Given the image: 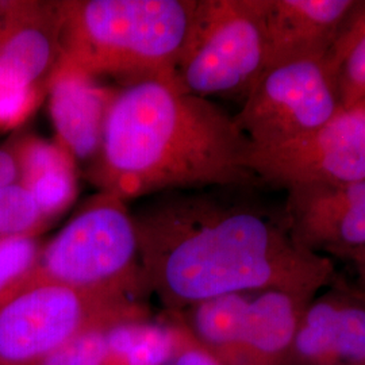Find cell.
Masks as SVG:
<instances>
[{
    "label": "cell",
    "mask_w": 365,
    "mask_h": 365,
    "mask_svg": "<svg viewBox=\"0 0 365 365\" xmlns=\"http://www.w3.org/2000/svg\"><path fill=\"white\" fill-rule=\"evenodd\" d=\"M182 315V314H180ZM176 365H227L221 361L217 356L202 346L194 336L190 333L184 324L182 348L176 360Z\"/></svg>",
    "instance_id": "cell-23"
},
{
    "label": "cell",
    "mask_w": 365,
    "mask_h": 365,
    "mask_svg": "<svg viewBox=\"0 0 365 365\" xmlns=\"http://www.w3.org/2000/svg\"><path fill=\"white\" fill-rule=\"evenodd\" d=\"M357 289H359V288H357ZM359 292H360V294H361V295H363V298H364V299H365V292H364V291H361V289H359Z\"/></svg>",
    "instance_id": "cell-27"
},
{
    "label": "cell",
    "mask_w": 365,
    "mask_h": 365,
    "mask_svg": "<svg viewBox=\"0 0 365 365\" xmlns=\"http://www.w3.org/2000/svg\"><path fill=\"white\" fill-rule=\"evenodd\" d=\"M337 289L339 303L333 325L334 363L365 365V299L357 288L341 284Z\"/></svg>",
    "instance_id": "cell-18"
},
{
    "label": "cell",
    "mask_w": 365,
    "mask_h": 365,
    "mask_svg": "<svg viewBox=\"0 0 365 365\" xmlns=\"http://www.w3.org/2000/svg\"><path fill=\"white\" fill-rule=\"evenodd\" d=\"M49 223L37 202L18 182L0 188V240L37 237Z\"/></svg>",
    "instance_id": "cell-19"
},
{
    "label": "cell",
    "mask_w": 365,
    "mask_h": 365,
    "mask_svg": "<svg viewBox=\"0 0 365 365\" xmlns=\"http://www.w3.org/2000/svg\"><path fill=\"white\" fill-rule=\"evenodd\" d=\"M341 110L322 57L268 68L235 114L250 149L284 144L325 125Z\"/></svg>",
    "instance_id": "cell-7"
},
{
    "label": "cell",
    "mask_w": 365,
    "mask_h": 365,
    "mask_svg": "<svg viewBox=\"0 0 365 365\" xmlns=\"http://www.w3.org/2000/svg\"><path fill=\"white\" fill-rule=\"evenodd\" d=\"M30 277L143 300L148 289L126 200L99 191L42 247Z\"/></svg>",
    "instance_id": "cell-4"
},
{
    "label": "cell",
    "mask_w": 365,
    "mask_h": 365,
    "mask_svg": "<svg viewBox=\"0 0 365 365\" xmlns=\"http://www.w3.org/2000/svg\"><path fill=\"white\" fill-rule=\"evenodd\" d=\"M284 212L295 240L327 257L365 244V180L287 190Z\"/></svg>",
    "instance_id": "cell-9"
},
{
    "label": "cell",
    "mask_w": 365,
    "mask_h": 365,
    "mask_svg": "<svg viewBox=\"0 0 365 365\" xmlns=\"http://www.w3.org/2000/svg\"><path fill=\"white\" fill-rule=\"evenodd\" d=\"M341 259H345V260H348L352 264L353 269L357 274L359 289L365 292V244L363 247L346 253Z\"/></svg>",
    "instance_id": "cell-25"
},
{
    "label": "cell",
    "mask_w": 365,
    "mask_h": 365,
    "mask_svg": "<svg viewBox=\"0 0 365 365\" xmlns=\"http://www.w3.org/2000/svg\"><path fill=\"white\" fill-rule=\"evenodd\" d=\"M257 182L284 188L365 180V106L341 108L321 128L284 144L248 148Z\"/></svg>",
    "instance_id": "cell-8"
},
{
    "label": "cell",
    "mask_w": 365,
    "mask_h": 365,
    "mask_svg": "<svg viewBox=\"0 0 365 365\" xmlns=\"http://www.w3.org/2000/svg\"><path fill=\"white\" fill-rule=\"evenodd\" d=\"M252 294L223 295L179 312L194 339L225 364L233 365L237 359Z\"/></svg>",
    "instance_id": "cell-16"
},
{
    "label": "cell",
    "mask_w": 365,
    "mask_h": 365,
    "mask_svg": "<svg viewBox=\"0 0 365 365\" xmlns=\"http://www.w3.org/2000/svg\"><path fill=\"white\" fill-rule=\"evenodd\" d=\"M43 91L0 78V129L14 128L34 111Z\"/></svg>",
    "instance_id": "cell-22"
},
{
    "label": "cell",
    "mask_w": 365,
    "mask_h": 365,
    "mask_svg": "<svg viewBox=\"0 0 365 365\" xmlns=\"http://www.w3.org/2000/svg\"><path fill=\"white\" fill-rule=\"evenodd\" d=\"M180 313L129 319L110 327L105 365H176L182 348Z\"/></svg>",
    "instance_id": "cell-15"
},
{
    "label": "cell",
    "mask_w": 365,
    "mask_h": 365,
    "mask_svg": "<svg viewBox=\"0 0 365 365\" xmlns=\"http://www.w3.org/2000/svg\"><path fill=\"white\" fill-rule=\"evenodd\" d=\"M146 317L143 300L29 277L0 303V365H36L88 329Z\"/></svg>",
    "instance_id": "cell-5"
},
{
    "label": "cell",
    "mask_w": 365,
    "mask_h": 365,
    "mask_svg": "<svg viewBox=\"0 0 365 365\" xmlns=\"http://www.w3.org/2000/svg\"><path fill=\"white\" fill-rule=\"evenodd\" d=\"M359 105H364L365 106V98L363 99V102L361 103H359Z\"/></svg>",
    "instance_id": "cell-28"
},
{
    "label": "cell",
    "mask_w": 365,
    "mask_h": 365,
    "mask_svg": "<svg viewBox=\"0 0 365 365\" xmlns=\"http://www.w3.org/2000/svg\"><path fill=\"white\" fill-rule=\"evenodd\" d=\"M267 69L265 0H199L176 73L182 90L244 102Z\"/></svg>",
    "instance_id": "cell-6"
},
{
    "label": "cell",
    "mask_w": 365,
    "mask_h": 365,
    "mask_svg": "<svg viewBox=\"0 0 365 365\" xmlns=\"http://www.w3.org/2000/svg\"><path fill=\"white\" fill-rule=\"evenodd\" d=\"M18 164V182L37 202L48 221H52L75 200L78 176L75 158L57 141L34 135L13 146Z\"/></svg>",
    "instance_id": "cell-14"
},
{
    "label": "cell",
    "mask_w": 365,
    "mask_h": 365,
    "mask_svg": "<svg viewBox=\"0 0 365 365\" xmlns=\"http://www.w3.org/2000/svg\"><path fill=\"white\" fill-rule=\"evenodd\" d=\"M312 300L280 289L253 292L233 365H288L302 315Z\"/></svg>",
    "instance_id": "cell-13"
},
{
    "label": "cell",
    "mask_w": 365,
    "mask_h": 365,
    "mask_svg": "<svg viewBox=\"0 0 365 365\" xmlns=\"http://www.w3.org/2000/svg\"><path fill=\"white\" fill-rule=\"evenodd\" d=\"M58 1H4L0 78L46 90L61 56Z\"/></svg>",
    "instance_id": "cell-10"
},
{
    "label": "cell",
    "mask_w": 365,
    "mask_h": 365,
    "mask_svg": "<svg viewBox=\"0 0 365 365\" xmlns=\"http://www.w3.org/2000/svg\"><path fill=\"white\" fill-rule=\"evenodd\" d=\"M3 25H4V1H0V38L3 33Z\"/></svg>",
    "instance_id": "cell-26"
},
{
    "label": "cell",
    "mask_w": 365,
    "mask_h": 365,
    "mask_svg": "<svg viewBox=\"0 0 365 365\" xmlns=\"http://www.w3.org/2000/svg\"><path fill=\"white\" fill-rule=\"evenodd\" d=\"M357 0H265L268 68L324 57Z\"/></svg>",
    "instance_id": "cell-11"
},
{
    "label": "cell",
    "mask_w": 365,
    "mask_h": 365,
    "mask_svg": "<svg viewBox=\"0 0 365 365\" xmlns=\"http://www.w3.org/2000/svg\"><path fill=\"white\" fill-rule=\"evenodd\" d=\"M341 108L365 98V0H357L322 57Z\"/></svg>",
    "instance_id": "cell-17"
},
{
    "label": "cell",
    "mask_w": 365,
    "mask_h": 365,
    "mask_svg": "<svg viewBox=\"0 0 365 365\" xmlns=\"http://www.w3.org/2000/svg\"><path fill=\"white\" fill-rule=\"evenodd\" d=\"M41 249L37 237L0 240V303L25 286L36 269Z\"/></svg>",
    "instance_id": "cell-20"
},
{
    "label": "cell",
    "mask_w": 365,
    "mask_h": 365,
    "mask_svg": "<svg viewBox=\"0 0 365 365\" xmlns=\"http://www.w3.org/2000/svg\"><path fill=\"white\" fill-rule=\"evenodd\" d=\"M18 182V164L11 149H0V188Z\"/></svg>",
    "instance_id": "cell-24"
},
{
    "label": "cell",
    "mask_w": 365,
    "mask_h": 365,
    "mask_svg": "<svg viewBox=\"0 0 365 365\" xmlns=\"http://www.w3.org/2000/svg\"><path fill=\"white\" fill-rule=\"evenodd\" d=\"M248 141L235 115L178 84L125 86L110 107L88 178L123 200L167 191L252 188Z\"/></svg>",
    "instance_id": "cell-2"
},
{
    "label": "cell",
    "mask_w": 365,
    "mask_h": 365,
    "mask_svg": "<svg viewBox=\"0 0 365 365\" xmlns=\"http://www.w3.org/2000/svg\"><path fill=\"white\" fill-rule=\"evenodd\" d=\"M133 218L148 292L165 312L230 294L280 289L314 299L337 282L334 264L292 235L284 207L222 191L157 194Z\"/></svg>",
    "instance_id": "cell-1"
},
{
    "label": "cell",
    "mask_w": 365,
    "mask_h": 365,
    "mask_svg": "<svg viewBox=\"0 0 365 365\" xmlns=\"http://www.w3.org/2000/svg\"><path fill=\"white\" fill-rule=\"evenodd\" d=\"M197 6L199 0H61V56L54 72L111 76L126 86L178 84Z\"/></svg>",
    "instance_id": "cell-3"
},
{
    "label": "cell",
    "mask_w": 365,
    "mask_h": 365,
    "mask_svg": "<svg viewBox=\"0 0 365 365\" xmlns=\"http://www.w3.org/2000/svg\"><path fill=\"white\" fill-rule=\"evenodd\" d=\"M49 111L57 143L75 160H95L117 92L86 73L54 72L48 83Z\"/></svg>",
    "instance_id": "cell-12"
},
{
    "label": "cell",
    "mask_w": 365,
    "mask_h": 365,
    "mask_svg": "<svg viewBox=\"0 0 365 365\" xmlns=\"http://www.w3.org/2000/svg\"><path fill=\"white\" fill-rule=\"evenodd\" d=\"M113 325L115 324L83 331L36 365H105L107 337Z\"/></svg>",
    "instance_id": "cell-21"
}]
</instances>
